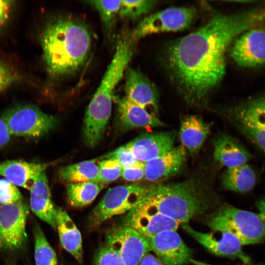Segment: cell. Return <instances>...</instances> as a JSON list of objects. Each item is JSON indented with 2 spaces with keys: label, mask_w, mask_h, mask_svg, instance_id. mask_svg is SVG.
Masks as SVG:
<instances>
[{
  "label": "cell",
  "mask_w": 265,
  "mask_h": 265,
  "mask_svg": "<svg viewBox=\"0 0 265 265\" xmlns=\"http://www.w3.org/2000/svg\"><path fill=\"white\" fill-rule=\"evenodd\" d=\"M103 158L116 160L122 168L132 166L139 162L132 152L125 145L120 146L115 151L106 155Z\"/></svg>",
  "instance_id": "34"
},
{
  "label": "cell",
  "mask_w": 265,
  "mask_h": 265,
  "mask_svg": "<svg viewBox=\"0 0 265 265\" xmlns=\"http://www.w3.org/2000/svg\"><path fill=\"white\" fill-rule=\"evenodd\" d=\"M175 131L145 133L124 145L138 161L145 163L173 148Z\"/></svg>",
  "instance_id": "15"
},
{
  "label": "cell",
  "mask_w": 265,
  "mask_h": 265,
  "mask_svg": "<svg viewBox=\"0 0 265 265\" xmlns=\"http://www.w3.org/2000/svg\"><path fill=\"white\" fill-rule=\"evenodd\" d=\"M186 149L182 145L144 163V178L150 182H158L178 173L186 160Z\"/></svg>",
  "instance_id": "16"
},
{
  "label": "cell",
  "mask_w": 265,
  "mask_h": 265,
  "mask_svg": "<svg viewBox=\"0 0 265 265\" xmlns=\"http://www.w3.org/2000/svg\"><path fill=\"white\" fill-rule=\"evenodd\" d=\"M257 180L256 173L247 164L227 168L221 176L222 184L225 189L241 193L252 189Z\"/></svg>",
  "instance_id": "24"
},
{
  "label": "cell",
  "mask_w": 265,
  "mask_h": 265,
  "mask_svg": "<svg viewBox=\"0 0 265 265\" xmlns=\"http://www.w3.org/2000/svg\"><path fill=\"white\" fill-rule=\"evenodd\" d=\"M196 15V9L192 7L167 8L143 19L132 36L137 39L153 33L184 30L191 25Z\"/></svg>",
  "instance_id": "8"
},
{
  "label": "cell",
  "mask_w": 265,
  "mask_h": 265,
  "mask_svg": "<svg viewBox=\"0 0 265 265\" xmlns=\"http://www.w3.org/2000/svg\"><path fill=\"white\" fill-rule=\"evenodd\" d=\"M126 75L125 97L144 108L151 107L157 111L159 93L154 84L136 70L129 69Z\"/></svg>",
  "instance_id": "17"
},
{
  "label": "cell",
  "mask_w": 265,
  "mask_h": 265,
  "mask_svg": "<svg viewBox=\"0 0 265 265\" xmlns=\"http://www.w3.org/2000/svg\"><path fill=\"white\" fill-rule=\"evenodd\" d=\"M23 201L22 196L16 186L6 179H0V204Z\"/></svg>",
  "instance_id": "32"
},
{
  "label": "cell",
  "mask_w": 265,
  "mask_h": 265,
  "mask_svg": "<svg viewBox=\"0 0 265 265\" xmlns=\"http://www.w3.org/2000/svg\"><path fill=\"white\" fill-rule=\"evenodd\" d=\"M210 132V126L200 117L191 115L182 121L179 132L181 145L193 155L197 153Z\"/></svg>",
  "instance_id": "23"
},
{
  "label": "cell",
  "mask_w": 265,
  "mask_h": 265,
  "mask_svg": "<svg viewBox=\"0 0 265 265\" xmlns=\"http://www.w3.org/2000/svg\"><path fill=\"white\" fill-rule=\"evenodd\" d=\"M117 104L118 120L121 129L125 131L139 128H155L165 124L154 115L127 99L125 96L115 97Z\"/></svg>",
  "instance_id": "18"
},
{
  "label": "cell",
  "mask_w": 265,
  "mask_h": 265,
  "mask_svg": "<svg viewBox=\"0 0 265 265\" xmlns=\"http://www.w3.org/2000/svg\"><path fill=\"white\" fill-rule=\"evenodd\" d=\"M214 160L226 166L233 168L247 164L252 155L237 139L221 134L213 141Z\"/></svg>",
  "instance_id": "20"
},
{
  "label": "cell",
  "mask_w": 265,
  "mask_h": 265,
  "mask_svg": "<svg viewBox=\"0 0 265 265\" xmlns=\"http://www.w3.org/2000/svg\"><path fill=\"white\" fill-rule=\"evenodd\" d=\"M48 72L54 78L74 74L86 63L92 45L90 32L82 21L71 17L53 20L41 37Z\"/></svg>",
  "instance_id": "2"
},
{
  "label": "cell",
  "mask_w": 265,
  "mask_h": 265,
  "mask_svg": "<svg viewBox=\"0 0 265 265\" xmlns=\"http://www.w3.org/2000/svg\"><path fill=\"white\" fill-rule=\"evenodd\" d=\"M132 35H121L113 57L85 113L83 136L99 142L102 138L111 115L114 90L123 77L133 54Z\"/></svg>",
  "instance_id": "4"
},
{
  "label": "cell",
  "mask_w": 265,
  "mask_h": 265,
  "mask_svg": "<svg viewBox=\"0 0 265 265\" xmlns=\"http://www.w3.org/2000/svg\"><path fill=\"white\" fill-rule=\"evenodd\" d=\"M36 265H58L56 253L38 225L33 229Z\"/></svg>",
  "instance_id": "28"
},
{
  "label": "cell",
  "mask_w": 265,
  "mask_h": 265,
  "mask_svg": "<svg viewBox=\"0 0 265 265\" xmlns=\"http://www.w3.org/2000/svg\"><path fill=\"white\" fill-rule=\"evenodd\" d=\"M14 2L12 0H0V30L9 19Z\"/></svg>",
  "instance_id": "38"
},
{
  "label": "cell",
  "mask_w": 265,
  "mask_h": 265,
  "mask_svg": "<svg viewBox=\"0 0 265 265\" xmlns=\"http://www.w3.org/2000/svg\"><path fill=\"white\" fill-rule=\"evenodd\" d=\"M265 23V7L234 14H216L203 26L174 41L165 63L186 101L204 105L225 73V53L238 36Z\"/></svg>",
  "instance_id": "1"
},
{
  "label": "cell",
  "mask_w": 265,
  "mask_h": 265,
  "mask_svg": "<svg viewBox=\"0 0 265 265\" xmlns=\"http://www.w3.org/2000/svg\"><path fill=\"white\" fill-rule=\"evenodd\" d=\"M151 251L164 265H186L192 250L176 231H163L148 238Z\"/></svg>",
  "instance_id": "14"
},
{
  "label": "cell",
  "mask_w": 265,
  "mask_h": 265,
  "mask_svg": "<svg viewBox=\"0 0 265 265\" xmlns=\"http://www.w3.org/2000/svg\"><path fill=\"white\" fill-rule=\"evenodd\" d=\"M47 164L20 160L0 162V175L15 186L30 188L40 175L45 171Z\"/></svg>",
  "instance_id": "21"
},
{
  "label": "cell",
  "mask_w": 265,
  "mask_h": 265,
  "mask_svg": "<svg viewBox=\"0 0 265 265\" xmlns=\"http://www.w3.org/2000/svg\"><path fill=\"white\" fill-rule=\"evenodd\" d=\"M11 133L5 122L0 118V148L7 144L10 139Z\"/></svg>",
  "instance_id": "39"
},
{
  "label": "cell",
  "mask_w": 265,
  "mask_h": 265,
  "mask_svg": "<svg viewBox=\"0 0 265 265\" xmlns=\"http://www.w3.org/2000/svg\"><path fill=\"white\" fill-rule=\"evenodd\" d=\"M60 179L67 184L82 182L99 183L98 163L96 159L84 160L60 168Z\"/></svg>",
  "instance_id": "26"
},
{
  "label": "cell",
  "mask_w": 265,
  "mask_h": 265,
  "mask_svg": "<svg viewBox=\"0 0 265 265\" xmlns=\"http://www.w3.org/2000/svg\"><path fill=\"white\" fill-rule=\"evenodd\" d=\"M141 201L183 224L207 212L215 202L208 186L196 177L175 184L147 186Z\"/></svg>",
  "instance_id": "3"
},
{
  "label": "cell",
  "mask_w": 265,
  "mask_h": 265,
  "mask_svg": "<svg viewBox=\"0 0 265 265\" xmlns=\"http://www.w3.org/2000/svg\"><path fill=\"white\" fill-rule=\"evenodd\" d=\"M236 125L249 140L265 152V129L245 125Z\"/></svg>",
  "instance_id": "35"
},
{
  "label": "cell",
  "mask_w": 265,
  "mask_h": 265,
  "mask_svg": "<svg viewBox=\"0 0 265 265\" xmlns=\"http://www.w3.org/2000/svg\"><path fill=\"white\" fill-rule=\"evenodd\" d=\"M205 223L211 231L235 235L242 245L265 242V221L259 213L224 204L208 214Z\"/></svg>",
  "instance_id": "5"
},
{
  "label": "cell",
  "mask_w": 265,
  "mask_h": 265,
  "mask_svg": "<svg viewBox=\"0 0 265 265\" xmlns=\"http://www.w3.org/2000/svg\"><path fill=\"white\" fill-rule=\"evenodd\" d=\"M236 39L230 55L238 66L253 68L265 64V28H251Z\"/></svg>",
  "instance_id": "13"
},
{
  "label": "cell",
  "mask_w": 265,
  "mask_h": 265,
  "mask_svg": "<svg viewBox=\"0 0 265 265\" xmlns=\"http://www.w3.org/2000/svg\"><path fill=\"white\" fill-rule=\"evenodd\" d=\"M121 176L130 182L141 180L144 178V163L139 162L132 166L122 168Z\"/></svg>",
  "instance_id": "36"
},
{
  "label": "cell",
  "mask_w": 265,
  "mask_h": 265,
  "mask_svg": "<svg viewBox=\"0 0 265 265\" xmlns=\"http://www.w3.org/2000/svg\"><path fill=\"white\" fill-rule=\"evenodd\" d=\"M256 206L261 217L265 221V197H262L258 200L256 203Z\"/></svg>",
  "instance_id": "41"
},
{
  "label": "cell",
  "mask_w": 265,
  "mask_h": 265,
  "mask_svg": "<svg viewBox=\"0 0 265 265\" xmlns=\"http://www.w3.org/2000/svg\"><path fill=\"white\" fill-rule=\"evenodd\" d=\"M28 214L23 201L0 205V249L15 250L24 245Z\"/></svg>",
  "instance_id": "9"
},
{
  "label": "cell",
  "mask_w": 265,
  "mask_h": 265,
  "mask_svg": "<svg viewBox=\"0 0 265 265\" xmlns=\"http://www.w3.org/2000/svg\"><path fill=\"white\" fill-rule=\"evenodd\" d=\"M98 11L103 23L108 30L112 27L121 5V0H90L87 1Z\"/></svg>",
  "instance_id": "29"
},
{
  "label": "cell",
  "mask_w": 265,
  "mask_h": 265,
  "mask_svg": "<svg viewBox=\"0 0 265 265\" xmlns=\"http://www.w3.org/2000/svg\"><path fill=\"white\" fill-rule=\"evenodd\" d=\"M1 62H1V61L0 60V64Z\"/></svg>",
  "instance_id": "43"
},
{
  "label": "cell",
  "mask_w": 265,
  "mask_h": 265,
  "mask_svg": "<svg viewBox=\"0 0 265 265\" xmlns=\"http://www.w3.org/2000/svg\"><path fill=\"white\" fill-rule=\"evenodd\" d=\"M236 125L265 129V97L251 100L232 110Z\"/></svg>",
  "instance_id": "25"
},
{
  "label": "cell",
  "mask_w": 265,
  "mask_h": 265,
  "mask_svg": "<svg viewBox=\"0 0 265 265\" xmlns=\"http://www.w3.org/2000/svg\"><path fill=\"white\" fill-rule=\"evenodd\" d=\"M17 77L13 71L3 62L0 64V92L16 81Z\"/></svg>",
  "instance_id": "37"
},
{
  "label": "cell",
  "mask_w": 265,
  "mask_h": 265,
  "mask_svg": "<svg viewBox=\"0 0 265 265\" xmlns=\"http://www.w3.org/2000/svg\"><path fill=\"white\" fill-rule=\"evenodd\" d=\"M99 183L108 184L115 181L121 175L122 167L119 162L112 159H105L98 162Z\"/></svg>",
  "instance_id": "31"
},
{
  "label": "cell",
  "mask_w": 265,
  "mask_h": 265,
  "mask_svg": "<svg viewBox=\"0 0 265 265\" xmlns=\"http://www.w3.org/2000/svg\"><path fill=\"white\" fill-rule=\"evenodd\" d=\"M182 228L212 254L231 259H238L246 265H253L251 259L242 251L240 241L235 235L220 231L200 232L186 224H183Z\"/></svg>",
  "instance_id": "12"
},
{
  "label": "cell",
  "mask_w": 265,
  "mask_h": 265,
  "mask_svg": "<svg viewBox=\"0 0 265 265\" xmlns=\"http://www.w3.org/2000/svg\"><path fill=\"white\" fill-rule=\"evenodd\" d=\"M146 187L136 183L109 188L89 216L90 227H98L113 216L128 213L141 201Z\"/></svg>",
  "instance_id": "6"
},
{
  "label": "cell",
  "mask_w": 265,
  "mask_h": 265,
  "mask_svg": "<svg viewBox=\"0 0 265 265\" xmlns=\"http://www.w3.org/2000/svg\"><path fill=\"white\" fill-rule=\"evenodd\" d=\"M180 224L141 201L126 213L122 226L132 228L148 238L163 231H176Z\"/></svg>",
  "instance_id": "11"
},
{
  "label": "cell",
  "mask_w": 265,
  "mask_h": 265,
  "mask_svg": "<svg viewBox=\"0 0 265 265\" xmlns=\"http://www.w3.org/2000/svg\"><path fill=\"white\" fill-rule=\"evenodd\" d=\"M104 187V184L97 182L67 184L66 190L68 202L75 208L87 206L94 200Z\"/></svg>",
  "instance_id": "27"
},
{
  "label": "cell",
  "mask_w": 265,
  "mask_h": 265,
  "mask_svg": "<svg viewBox=\"0 0 265 265\" xmlns=\"http://www.w3.org/2000/svg\"><path fill=\"white\" fill-rule=\"evenodd\" d=\"M94 265H125L119 255L106 244L97 252Z\"/></svg>",
  "instance_id": "33"
},
{
  "label": "cell",
  "mask_w": 265,
  "mask_h": 265,
  "mask_svg": "<svg viewBox=\"0 0 265 265\" xmlns=\"http://www.w3.org/2000/svg\"><path fill=\"white\" fill-rule=\"evenodd\" d=\"M155 2L149 0H121L119 15L125 19H136L148 13Z\"/></svg>",
  "instance_id": "30"
},
{
  "label": "cell",
  "mask_w": 265,
  "mask_h": 265,
  "mask_svg": "<svg viewBox=\"0 0 265 265\" xmlns=\"http://www.w3.org/2000/svg\"><path fill=\"white\" fill-rule=\"evenodd\" d=\"M139 265H164V264L158 258L148 253L142 258Z\"/></svg>",
  "instance_id": "40"
},
{
  "label": "cell",
  "mask_w": 265,
  "mask_h": 265,
  "mask_svg": "<svg viewBox=\"0 0 265 265\" xmlns=\"http://www.w3.org/2000/svg\"><path fill=\"white\" fill-rule=\"evenodd\" d=\"M189 263H191L194 265H212V264H208V263H206L202 261L196 260L192 258L190 259Z\"/></svg>",
  "instance_id": "42"
},
{
  "label": "cell",
  "mask_w": 265,
  "mask_h": 265,
  "mask_svg": "<svg viewBox=\"0 0 265 265\" xmlns=\"http://www.w3.org/2000/svg\"><path fill=\"white\" fill-rule=\"evenodd\" d=\"M2 118L11 134L26 137L39 138L55 127L57 120L33 105H23L6 110Z\"/></svg>",
  "instance_id": "7"
},
{
  "label": "cell",
  "mask_w": 265,
  "mask_h": 265,
  "mask_svg": "<svg viewBox=\"0 0 265 265\" xmlns=\"http://www.w3.org/2000/svg\"><path fill=\"white\" fill-rule=\"evenodd\" d=\"M106 244L119 255L125 265H139L142 258L151 251L148 238L124 226L107 234Z\"/></svg>",
  "instance_id": "10"
},
{
  "label": "cell",
  "mask_w": 265,
  "mask_h": 265,
  "mask_svg": "<svg viewBox=\"0 0 265 265\" xmlns=\"http://www.w3.org/2000/svg\"><path fill=\"white\" fill-rule=\"evenodd\" d=\"M56 224L62 246L81 263L83 260L81 235L73 220L61 208H57Z\"/></svg>",
  "instance_id": "22"
},
{
  "label": "cell",
  "mask_w": 265,
  "mask_h": 265,
  "mask_svg": "<svg viewBox=\"0 0 265 265\" xmlns=\"http://www.w3.org/2000/svg\"><path fill=\"white\" fill-rule=\"evenodd\" d=\"M30 207L40 219L56 229V208L51 197L45 171L34 181L30 188Z\"/></svg>",
  "instance_id": "19"
}]
</instances>
